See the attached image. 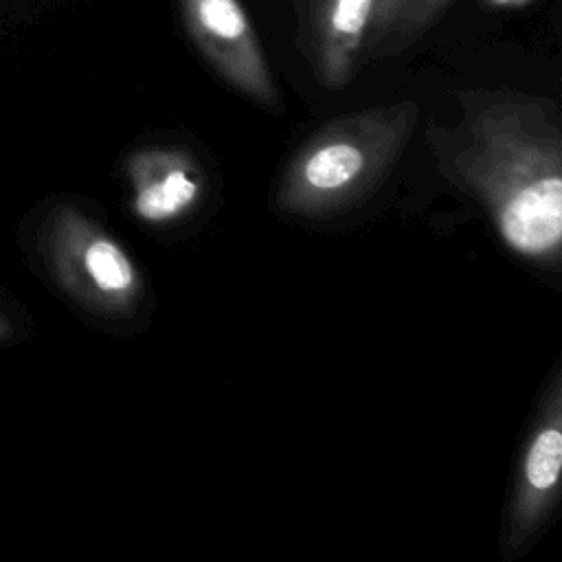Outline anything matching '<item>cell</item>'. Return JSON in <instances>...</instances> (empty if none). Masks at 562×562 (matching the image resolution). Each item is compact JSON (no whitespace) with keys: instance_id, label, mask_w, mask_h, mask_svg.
<instances>
[{"instance_id":"1","label":"cell","mask_w":562,"mask_h":562,"mask_svg":"<svg viewBox=\"0 0 562 562\" xmlns=\"http://www.w3.org/2000/svg\"><path fill=\"white\" fill-rule=\"evenodd\" d=\"M461 119L430 130L454 173L490 195L509 246L547 252L562 235V134L551 101L507 90L459 94Z\"/></svg>"},{"instance_id":"2","label":"cell","mask_w":562,"mask_h":562,"mask_svg":"<svg viewBox=\"0 0 562 562\" xmlns=\"http://www.w3.org/2000/svg\"><path fill=\"white\" fill-rule=\"evenodd\" d=\"M419 108L397 101L327 121L288 167V191L296 202H334L367 187L406 149Z\"/></svg>"},{"instance_id":"3","label":"cell","mask_w":562,"mask_h":562,"mask_svg":"<svg viewBox=\"0 0 562 562\" xmlns=\"http://www.w3.org/2000/svg\"><path fill=\"white\" fill-rule=\"evenodd\" d=\"M180 9L193 44L215 72L257 105L279 110V90L241 2L180 0Z\"/></svg>"},{"instance_id":"4","label":"cell","mask_w":562,"mask_h":562,"mask_svg":"<svg viewBox=\"0 0 562 562\" xmlns=\"http://www.w3.org/2000/svg\"><path fill=\"white\" fill-rule=\"evenodd\" d=\"M375 0H292L301 48L314 77L331 90L345 88L362 57Z\"/></svg>"},{"instance_id":"5","label":"cell","mask_w":562,"mask_h":562,"mask_svg":"<svg viewBox=\"0 0 562 562\" xmlns=\"http://www.w3.org/2000/svg\"><path fill=\"white\" fill-rule=\"evenodd\" d=\"M134 180V209L140 217L158 222L184 211L200 191L195 165L178 147H145L130 160Z\"/></svg>"},{"instance_id":"6","label":"cell","mask_w":562,"mask_h":562,"mask_svg":"<svg viewBox=\"0 0 562 562\" xmlns=\"http://www.w3.org/2000/svg\"><path fill=\"white\" fill-rule=\"evenodd\" d=\"M452 0H375L360 59L397 55L432 26Z\"/></svg>"},{"instance_id":"7","label":"cell","mask_w":562,"mask_h":562,"mask_svg":"<svg viewBox=\"0 0 562 562\" xmlns=\"http://www.w3.org/2000/svg\"><path fill=\"white\" fill-rule=\"evenodd\" d=\"M83 261L90 277L103 290H125L132 281L130 261L119 250V246L112 244L110 239H103V237L92 239L83 252Z\"/></svg>"},{"instance_id":"8","label":"cell","mask_w":562,"mask_h":562,"mask_svg":"<svg viewBox=\"0 0 562 562\" xmlns=\"http://www.w3.org/2000/svg\"><path fill=\"white\" fill-rule=\"evenodd\" d=\"M562 461V435L555 428L542 430L529 452L527 459V479L533 487L547 490L555 483L560 474Z\"/></svg>"},{"instance_id":"9","label":"cell","mask_w":562,"mask_h":562,"mask_svg":"<svg viewBox=\"0 0 562 562\" xmlns=\"http://www.w3.org/2000/svg\"><path fill=\"white\" fill-rule=\"evenodd\" d=\"M496 4H525V2H529V0H494Z\"/></svg>"}]
</instances>
